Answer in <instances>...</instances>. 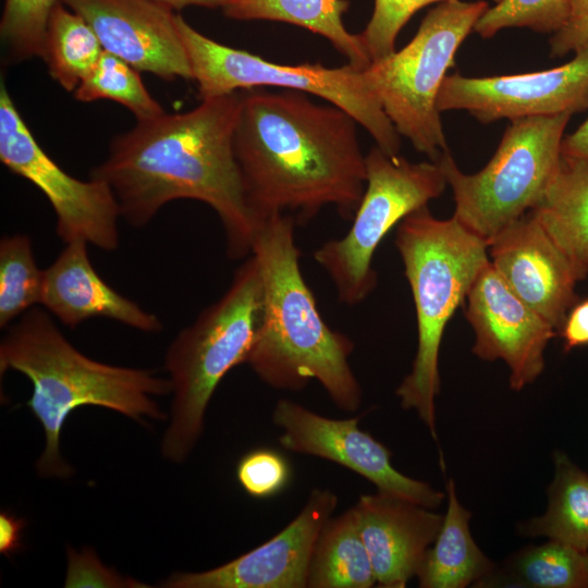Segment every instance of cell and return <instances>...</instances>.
Instances as JSON below:
<instances>
[{"mask_svg":"<svg viewBox=\"0 0 588 588\" xmlns=\"http://www.w3.org/2000/svg\"><path fill=\"white\" fill-rule=\"evenodd\" d=\"M242 90L205 98L194 109L137 121L110 144L90 176L112 189L123 218L147 225L168 203L199 200L218 215L231 259L250 255L259 221L234 151Z\"/></svg>","mask_w":588,"mask_h":588,"instance_id":"obj_1","label":"cell"},{"mask_svg":"<svg viewBox=\"0 0 588 588\" xmlns=\"http://www.w3.org/2000/svg\"><path fill=\"white\" fill-rule=\"evenodd\" d=\"M306 94L242 90L234 151L259 222L283 215L304 223L326 206L350 220L364 195L367 169L358 123Z\"/></svg>","mask_w":588,"mask_h":588,"instance_id":"obj_2","label":"cell"},{"mask_svg":"<svg viewBox=\"0 0 588 588\" xmlns=\"http://www.w3.org/2000/svg\"><path fill=\"white\" fill-rule=\"evenodd\" d=\"M295 221L283 215L264 219L252 253L260 270L262 302L247 364L267 385L299 391L318 381L342 412H356L362 387L350 365L354 342L331 329L299 267Z\"/></svg>","mask_w":588,"mask_h":588,"instance_id":"obj_3","label":"cell"},{"mask_svg":"<svg viewBox=\"0 0 588 588\" xmlns=\"http://www.w3.org/2000/svg\"><path fill=\"white\" fill-rule=\"evenodd\" d=\"M15 370L33 384L27 401L45 432V449L36 468L40 476L66 478L72 467L60 454V433L74 409L95 405L136 421L166 415L156 396L171 393L169 379L149 370L94 360L62 334L51 315L33 307L9 326L0 343V372Z\"/></svg>","mask_w":588,"mask_h":588,"instance_id":"obj_4","label":"cell"},{"mask_svg":"<svg viewBox=\"0 0 588 588\" xmlns=\"http://www.w3.org/2000/svg\"><path fill=\"white\" fill-rule=\"evenodd\" d=\"M395 246L404 265L417 317V351L411 372L396 389L401 406L415 411L437 439L439 351L445 327L482 266L488 243L454 216L438 219L424 206L399 224Z\"/></svg>","mask_w":588,"mask_h":588,"instance_id":"obj_5","label":"cell"},{"mask_svg":"<svg viewBox=\"0 0 588 588\" xmlns=\"http://www.w3.org/2000/svg\"><path fill=\"white\" fill-rule=\"evenodd\" d=\"M262 281L253 254L235 271L224 294L181 330L168 347L164 368L173 395L161 454L184 462L198 442L218 384L245 364L260 322Z\"/></svg>","mask_w":588,"mask_h":588,"instance_id":"obj_6","label":"cell"},{"mask_svg":"<svg viewBox=\"0 0 588 588\" xmlns=\"http://www.w3.org/2000/svg\"><path fill=\"white\" fill-rule=\"evenodd\" d=\"M490 7L488 0L437 3L405 47L365 69L368 85L396 132L431 161L449 150L438 94L457 49Z\"/></svg>","mask_w":588,"mask_h":588,"instance_id":"obj_7","label":"cell"},{"mask_svg":"<svg viewBox=\"0 0 588 588\" xmlns=\"http://www.w3.org/2000/svg\"><path fill=\"white\" fill-rule=\"evenodd\" d=\"M572 114L511 120L489 162L478 172L460 170L450 151L439 163L455 203L454 217L485 241L541 200L561 163V144Z\"/></svg>","mask_w":588,"mask_h":588,"instance_id":"obj_8","label":"cell"},{"mask_svg":"<svg viewBox=\"0 0 588 588\" xmlns=\"http://www.w3.org/2000/svg\"><path fill=\"white\" fill-rule=\"evenodd\" d=\"M176 25L200 99L262 86L304 91L343 109L370 134L380 149L399 155L401 135L372 94L365 69L350 63L340 68L320 63H273L210 39L180 14H176Z\"/></svg>","mask_w":588,"mask_h":588,"instance_id":"obj_9","label":"cell"},{"mask_svg":"<svg viewBox=\"0 0 588 588\" xmlns=\"http://www.w3.org/2000/svg\"><path fill=\"white\" fill-rule=\"evenodd\" d=\"M367 182L347 233L314 253L338 298L347 306L364 302L377 285L372 259L389 231L446 188L436 161L411 162L373 146L366 155Z\"/></svg>","mask_w":588,"mask_h":588,"instance_id":"obj_10","label":"cell"},{"mask_svg":"<svg viewBox=\"0 0 588 588\" xmlns=\"http://www.w3.org/2000/svg\"><path fill=\"white\" fill-rule=\"evenodd\" d=\"M0 160L14 174L33 183L56 213V232L63 243L82 240L102 250L119 247L118 200L102 180H78L54 162L35 139L5 85H0Z\"/></svg>","mask_w":588,"mask_h":588,"instance_id":"obj_11","label":"cell"},{"mask_svg":"<svg viewBox=\"0 0 588 588\" xmlns=\"http://www.w3.org/2000/svg\"><path fill=\"white\" fill-rule=\"evenodd\" d=\"M440 112L463 110L487 124L588 110V45L567 63L539 72L467 77L446 75L437 97Z\"/></svg>","mask_w":588,"mask_h":588,"instance_id":"obj_12","label":"cell"},{"mask_svg":"<svg viewBox=\"0 0 588 588\" xmlns=\"http://www.w3.org/2000/svg\"><path fill=\"white\" fill-rule=\"evenodd\" d=\"M271 419L281 430L278 441L286 451L336 463L372 482L380 492L431 510L445 497L429 483L397 470L388 448L358 427V417L334 419L280 399Z\"/></svg>","mask_w":588,"mask_h":588,"instance_id":"obj_13","label":"cell"},{"mask_svg":"<svg viewBox=\"0 0 588 588\" xmlns=\"http://www.w3.org/2000/svg\"><path fill=\"white\" fill-rule=\"evenodd\" d=\"M466 303L475 332L473 353L483 360H504L512 390L532 383L544 368V350L556 330L511 290L490 259L473 282Z\"/></svg>","mask_w":588,"mask_h":588,"instance_id":"obj_14","label":"cell"},{"mask_svg":"<svg viewBox=\"0 0 588 588\" xmlns=\"http://www.w3.org/2000/svg\"><path fill=\"white\" fill-rule=\"evenodd\" d=\"M338 505L329 489L311 490L296 517L279 534L249 552L197 573H176L162 581L168 588H307L316 540Z\"/></svg>","mask_w":588,"mask_h":588,"instance_id":"obj_15","label":"cell"},{"mask_svg":"<svg viewBox=\"0 0 588 588\" xmlns=\"http://www.w3.org/2000/svg\"><path fill=\"white\" fill-rule=\"evenodd\" d=\"M91 26L105 51L166 81L192 79L176 14L155 0H61Z\"/></svg>","mask_w":588,"mask_h":588,"instance_id":"obj_16","label":"cell"},{"mask_svg":"<svg viewBox=\"0 0 588 588\" xmlns=\"http://www.w3.org/2000/svg\"><path fill=\"white\" fill-rule=\"evenodd\" d=\"M490 262L511 290L556 332L579 301L569 259L528 211L488 241Z\"/></svg>","mask_w":588,"mask_h":588,"instance_id":"obj_17","label":"cell"},{"mask_svg":"<svg viewBox=\"0 0 588 588\" xmlns=\"http://www.w3.org/2000/svg\"><path fill=\"white\" fill-rule=\"evenodd\" d=\"M379 587L404 588L434 542L443 515L378 491L352 506Z\"/></svg>","mask_w":588,"mask_h":588,"instance_id":"obj_18","label":"cell"},{"mask_svg":"<svg viewBox=\"0 0 588 588\" xmlns=\"http://www.w3.org/2000/svg\"><path fill=\"white\" fill-rule=\"evenodd\" d=\"M87 244L82 240L66 243L44 270L40 305L71 329L89 318L105 317L147 333L162 331L160 318L102 280L89 260Z\"/></svg>","mask_w":588,"mask_h":588,"instance_id":"obj_19","label":"cell"},{"mask_svg":"<svg viewBox=\"0 0 588 588\" xmlns=\"http://www.w3.org/2000/svg\"><path fill=\"white\" fill-rule=\"evenodd\" d=\"M448 507L439 534L417 571L421 588H464L482 584L495 569L476 544L469 529L470 513L460 503L454 481L446 485Z\"/></svg>","mask_w":588,"mask_h":588,"instance_id":"obj_20","label":"cell"},{"mask_svg":"<svg viewBox=\"0 0 588 588\" xmlns=\"http://www.w3.org/2000/svg\"><path fill=\"white\" fill-rule=\"evenodd\" d=\"M530 211L584 280L588 275V164L562 157L541 200Z\"/></svg>","mask_w":588,"mask_h":588,"instance_id":"obj_21","label":"cell"},{"mask_svg":"<svg viewBox=\"0 0 588 588\" xmlns=\"http://www.w3.org/2000/svg\"><path fill=\"white\" fill-rule=\"evenodd\" d=\"M347 8L346 0H230L222 9L233 20L277 21L308 29L328 39L350 64L364 70L371 60L359 35L343 24Z\"/></svg>","mask_w":588,"mask_h":588,"instance_id":"obj_22","label":"cell"},{"mask_svg":"<svg viewBox=\"0 0 588 588\" xmlns=\"http://www.w3.org/2000/svg\"><path fill=\"white\" fill-rule=\"evenodd\" d=\"M377 584L353 507L330 517L313 550L307 588H370Z\"/></svg>","mask_w":588,"mask_h":588,"instance_id":"obj_23","label":"cell"},{"mask_svg":"<svg viewBox=\"0 0 588 588\" xmlns=\"http://www.w3.org/2000/svg\"><path fill=\"white\" fill-rule=\"evenodd\" d=\"M520 532L588 551V474L566 454L554 453V477L548 489L547 511L522 524Z\"/></svg>","mask_w":588,"mask_h":588,"instance_id":"obj_24","label":"cell"},{"mask_svg":"<svg viewBox=\"0 0 588 588\" xmlns=\"http://www.w3.org/2000/svg\"><path fill=\"white\" fill-rule=\"evenodd\" d=\"M588 588V551L550 540L528 546L494 569L482 586Z\"/></svg>","mask_w":588,"mask_h":588,"instance_id":"obj_25","label":"cell"},{"mask_svg":"<svg viewBox=\"0 0 588 588\" xmlns=\"http://www.w3.org/2000/svg\"><path fill=\"white\" fill-rule=\"evenodd\" d=\"M102 52L91 26L60 1L50 14L41 56L50 76L63 89L73 93Z\"/></svg>","mask_w":588,"mask_h":588,"instance_id":"obj_26","label":"cell"},{"mask_svg":"<svg viewBox=\"0 0 588 588\" xmlns=\"http://www.w3.org/2000/svg\"><path fill=\"white\" fill-rule=\"evenodd\" d=\"M44 270L37 267L28 235H5L0 241V328H7L41 303Z\"/></svg>","mask_w":588,"mask_h":588,"instance_id":"obj_27","label":"cell"},{"mask_svg":"<svg viewBox=\"0 0 588 588\" xmlns=\"http://www.w3.org/2000/svg\"><path fill=\"white\" fill-rule=\"evenodd\" d=\"M135 68L105 51L73 91L76 100L91 102L108 99L127 108L137 121L154 119L164 112L149 94Z\"/></svg>","mask_w":588,"mask_h":588,"instance_id":"obj_28","label":"cell"},{"mask_svg":"<svg viewBox=\"0 0 588 588\" xmlns=\"http://www.w3.org/2000/svg\"><path fill=\"white\" fill-rule=\"evenodd\" d=\"M569 10L571 0H501L485 12L474 32L483 39L510 27L554 34L566 24Z\"/></svg>","mask_w":588,"mask_h":588,"instance_id":"obj_29","label":"cell"},{"mask_svg":"<svg viewBox=\"0 0 588 588\" xmlns=\"http://www.w3.org/2000/svg\"><path fill=\"white\" fill-rule=\"evenodd\" d=\"M61 0H4L0 34L12 61L42 56L47 24Z\"/></svg>","mask_w":588,"mask_h":588,"instance_id":"obj_30","label":"cell"},{"mask_svg":"<svg viewBox=\"0 0 588 588\" xmlns=\"http://www.w3.org/2000/svg\"><path fill=\"white\" fill-rule=\"evenodd\" d=\"M448 0H375L373 12L365 29L358 34L371 62L392 54L403 26L420 9ZM494 4L501 0H488Z\"/></svg>","mask_w":588,"mask_h":588,"instance_id":"obj_31","label":"cell"},{"mask_svg":"<svg viewBox=\"0 0 588 588\" xmlns=\"http://www.w3.org/2000/svg\"><path fill=\"white\" fill-rule=\"evenodd\" d=\"M236 478L248 495L258 499L271 498L286 487L291 468L279 452L257 449L240 460Z\"/></svg>","mask_w":588,"mask_h":588,"instance_id":"obj_32","label":"cell"},{"mask_svg":"<svg viewBox=\"0 0 588 588\" xmlns=\"http://www.w3.org/2000/svg\"><path fill=\"white\" fill-rule=\"evenodd\" d=\"M65 587H147L105 566L90 549L68 551Z\"/></svg>","mask_w":588,"mask_h":588,"instance_id":"obj_33","label":"cell"},{"mask_svg":"<svg viewBox=\"0 0 588 588\" xmlns=\"http://www.w3.org/2000/svg\"><path fill=\"white\" fill-rule=\"evenodd\" d=\"M551 58H561L588 45V0H571L566 24L550 38Z\"/></svg>","mask_w":588,"mask_h":588,"instance_id":"obj_34","label":"cell"},{"mask_svg":"<svg viewBox=\"0 0 588 588\" xmlns=\"http://www.w3.org/2000/svg\"><path fill=\"white\" fill-rule=\"evenodd\" d=\"M559 332L566 352L588 345V298L578 301L571 308Z\"/></svg>","mask_w":588,"mask_h":588,"instance_id":"obj_35","label":"cell"},{"mask_svg":"<svg viewBox=\"0 0 588 588\" xmlns=\"http://www.w3.org/2000/svg\"><path fill=\"white\" fill-rule=\"evenodd\" d=\"M25 523L8 512L0 514V552L10 554L21 548L22 530Z\"/></svg>","mask_w":588,"mask_h":588,"instance_id":"obj_36","label":"cell"},{"mask_svg":"<svg viewBox=\"0 0 588 588\" xmlns=\"http://www.w3.org/2000/svg\"><path fill=\"white\" fill-rule=\"evenodd\" d=\"M561 156L588 164V118L575 132L563 137Z\"/></svg>","mask_w":588,"mask_h":588,"instance_id":"obj_37","label":"cell"},{"mask_svg":"<svg viewBox=\"0 0 588 588\" xmlns=\"http://www.w3.org/2000/svg\"><path fill=\"white\" fill-rule=\"evenodd\" d=\"M172 10H181L186 7L223 8L230 0H155Z\"/></svg>","mask_w":588,"mask_h":588,"instance_id":"obj_38","label":"cell"}]
</instances>
